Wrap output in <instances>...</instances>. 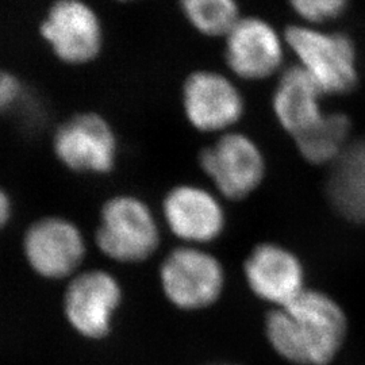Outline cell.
<instances>
[{"instance_id":"obj_3","label":"cell","mask_w":365,"mask_h":365,"mask_svg":"<svg viewBox=\"0 0 365 365\" xmlns=\"http://www.w3.org/2000/svg\"><path fill=\"white\" fill-rule=\"evenodd\" d=\"M230 73L200 68L182 80L180 105L187 123L202 134L235 130L247 113V101Z\"/></svg>"},{"instance_id":"obj_15","label":"cell","mask_w":365,"mask_h":365,"mask_svg":"<svg viewBox=\"0 0 365 365\" xmlns=\"http://www.w3.org/2000/svg\"><path fill=\"white\" fill-rule=\"evenodd\" d=\"M327 195L345 218L365 222V138H360L333 163Z\"/></svg>"},{"instance_id":"obj_18","label":"cell","mask_w":365,"mask_h":365,"mask_svg":"<svg viewBox=\"0 0 365 365\" xmlns=\"http://www.w3.org/2000/svg\"><path fill=\"white\" fill-rule=\"evenodd\" d=\"M291 10L309 26L331 22L345 13L349 0H287Z\"/></svg>"},{"instance_id":"obj_14","label":"cell","mask_w":365,"mask_h":365,"mask_svg":"<svg viewBox=\"0 0 365 365\" xmlns=\"http://www.w3.org/2000/svg\"><path fill=\"white\" fill-rule=\"evenodd\" d=\"M322 95L319 86L302 66L286 68L272 93V111L280 128L292 138L312 129L325 115L321 110Z\"/></svg>"},{"instance_id":"obj_17","label":"cell","mask_w":365,"mask_h":365,"mask_svg":"<svg viewBox=\"0 0 365 365\" xmlns=\"http://www.w3.org/2000/svg\"><path fill=\"white\" fill-rule=\"evenodd\" d=\"M184 21L202 37L223 39L241 19L238 0H178Z\"/></svg>"},{"instance_id":"obj_22","label":"cell","mask_w":365,"mask_h":365,"mask_svg":"<svg viewBox=\"0 0 365 365\" xmlns=\"http://www.w3.org/2000/svg\"><path fill=\"white\" fill-rule=\"evenodd\" d=\"M218 365H235V364H218Z\"/></svg>"},{"instance_id":"obj_12","label":"cell","mask_w":365,"mask_h":365,"mask_svg":"<svg viewBox=\"0 0 365 365\" xmlns=\"http://www.w3.org/2000/svg\"><path fill=\"white\" fill-rule=\"evenodd\" d=\"M163 215L172 235L188 244H207L226 227V214L218 195L207 188L182 182L163 199Z\"/></svg>"},{"instance_id":"obj_1","label":"cell","mask_w":365,"mask_h":365,"mask_svg":"<svg viewBox=\"0 0 365 365\" xmlns=\"http://www.w3.org/2000/svg\"><path fill=\"white\" fill-rule=\"evenodd\" d=\"M346 317L324 292L304 289L265 318V334L274 352L292 364L327 365L346 336Z\"/></svg>"},{"instance_id":"obj_11","label":"cell","mask_w":365,"mask_h":365,"mask_svg":"<svg viewBox=\"0 0 365 365\" xmlns=\"http://www.w3.org/2000/svg\"><path fill=\"white\" fill-rule=\"evenodd\" d=\"M22 248L29 267L49 280L71 276L86 256V241L80 229L63 217L33 222L24 235Z\"/></svg>"},{"instance_id":"obj_21","label":"cell","mask_w":365,"mask_h":365,"mask_svg":"<svg viewBox=\"0 0 365 365\" xmlns=\"http://www.w3.org/2000/svg\"><path fill=\"white\" fill-rule=\"evenodd\" d=\"M114 1H118V3H133V1H137V0H114Z\"/></svg>"},{"instance_id":"obj_8","label":"cell","mask_w":365,"mask_h":365,"mask_svg":"<svg viewBox=\"0 0 365 365\" xmlns=\"http://www.w3.org/2000/svg\"><path fill=\"white\" fill-rule=\"evenodd\" d=\"M160 284L170 304L182 312L207 309L221 298L225 271L221 261L195 247L170 250L160 267Z\"/></svg>"},{"instance_id":"obj_6","label":"cell","mask_w":365,"mask_h":365,"mask_svg":"<svg viewBox=\"0 0 365 365\" xmlns=\"http://www.w3.org/2000/svg\"><path fill=\"white\" fill-rule=\"evenodd\" d=\"M197 163L218 195L229 200L252 195L267 175V160L260 145L237 129L217 135L199 152Z\"/></svg>"},{"instance_id":"obj_16","label":"cell","mask_w":365,"mask_h":365,"mask_svg":"<svg viewBox=\"0 0 365 365\" xmlns=\"http://www.w3.org/2000/svg\"><path fill=\"white\" fill-rule=\"evenodd\" d=\"M351 119L342 113L325 114L312 129L294 138L300 156L314 165L334 163L348 146Z\"/></svg>"},{"instance_id":"obj_10","label":"cell","mask_w":365,"mask_h":365,"mask_svg":"<svg viewBox=\"0 0 365 365\" xmlns=\"http://www.w3.org/2000/svg\"><path fill=\"white\" fill-rule=\"evenodd\" d=\"M122 297L120 283L110 272L103 269L81 272L69 282L64 294L66 322L83 339H106Z\"/></svg>"},{"instance_id":"obj_4","label":"cell","mask_w":365,"mask_h":365,"mask_svg":"<svg viewBox=\"0 0 365 365\" xmlns=\"http://www.w3.org/2000/svg\"><path fill=\"white\" fill-rule=\"evenodd\" d=\"M95 242L111 260L141 262L156 252L160 229L152 210L141 197L119 194L103 203Z\"/></svg>"},{"instance_id":"obj_9","label":"cell","mask_w":365,"mask_h":365,"mask_svg":"<svg viewBox=\"0 0 365 365\" xmlns=\"http://www.w3.org/2000/svg\"><path fill=\"white\" fill-rule=\"evenodd\" d=\"M223 41V61L241 81L257 83L282 73L286 39L259 15H242Z\"/></svg>"},{"instance_id":"obj_20","label":"cell","mask_w":365,"mask_h":365,"mask_svg":"<svg viewBox=\"0 0 365 365\" xmlns=\"http://www.w3.org/2000/svg\"><path fill=\"white\" fill-rule=\"evenodd\" d=\"M13 199L6 191H1L0 194V222L3 226L11 220L13 217Z\"/></svg>"},{"instance_id":"obj_5","label":"cell","mask_w":365,"mask_h":365,"mask_svg":"<svg viewBox=\"0 0 365 365\" xmlns=\"http://www.w3.org/2000/svg\"><path fill=\"white\" fill-rule=\"evenodd\" d=\"M52 150L56 160L73 173L105 176L117 167L119 140L105 115L98 111H81L56 128Z\"/></svg>"},{"instance_id":"obj_19","label":"cell","mask_w":365,"mask_h":365,"mask_svg":"<svg viewBox=\"0 0 365 365\" xmlns=\"http://www.w3.org/2000/svg\"><path fill=\"white\" fill-rule=\"evenodd\" d=\"M25 99V86L14 72L3 71L0 76V108L3 113H10Z\"/></svg>"},{"instance_id":"obj_2","label":"cell","mask_w":365,"mask_h":365,"mask_svg":"<svg viewBox=\"0 0 365 365\" xmlns=\"http://www.w3.org/2000/svg\"><path fill=\"white\" fill-rule=\"evenodd\" d=\"M38 34L64 66H90L105 48L102 18L87 0H53L39 21Z\"/></svg>"},{"instance_id":"obj_7","label":"cell","mask_w":365,"mask_h":365,"mask_svg":"<svg viewBox=\"0 0 365 365\" xmlns=\"http://www.w3.org/2000/svg\"><path fill=\"white\" fill-rule=\"evenodd\" d=\"M287 48L324 93L345 95L357 84L356 51L342 33H327L309 25H291L284 31Z\"/></svg>"},{"instance_id":"obj_13","label":"cell","mask_w":365,"mask_h":365,"mask_svg":"<svg viewBox=\"0 0 365 365\" xmlns=\"http://www.w3.org/2000/svg\"><path fill=\"white\" fill-rule=\"evenodd\" d=\"M244 276L249 289L274 307L287 304L306 289L299 259L274 242H262L250 250L244 261Z\"/></svg>"}]
</instances>
